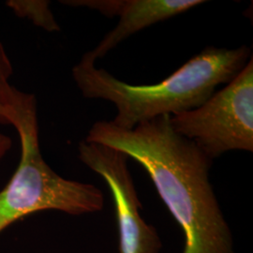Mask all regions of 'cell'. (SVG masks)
<instances>
[{
  "label": "cell",
  "mask_w": 253,
  "mask_h": 253,
  "mask_svg": "<svg viewBox=\"0 0 253 253\" xmlns=\"http://www.w3.org/2000/svg\"><path fill=\"white\" fill-rule=\"evenodd\" d=\"M141 164L185 235L183 253H234L233 237L209 181L213 160L172 129L170 116L124 129L98 121L84 139Z\"/></svg>",
  "instance_id": "1"
},
{
  "label": "cell",
  "mask_w": 253,
  "mask_h": 253,
  "mask_svg": "<svg viewBox=\"0 0 253 253\" xmlns=\"http://www.w3.org/2000/svg\"><path fill=\"white\" fill-rule=\"evenodd\" d=\"M248 46L235 49L208 47L170 76L155 84H130L84 55L73 69V80L87 99L112 102L117 108L114 125L133 129L161 116H173L197 108L238 74L252 57Z\"/></svg>",
  "instance_id": "2"
},
{
  "label": "cell",
  "mask_w": 253,
  "mask_h": 253,
  "mask_svg": "<svg viewBox=\"0 0 253 253\" xmlns=\"http://www.w3.org/2000/svg\"><path fill=\"white\" fill-rule=\"evenodd\" d=\"M0 100L21 143L18 167L0 190V233L40 211L56 210L80 216L101 210L104 197L100 189L64 178L42 158L36 97L13 87L8 81L0 84Z\"/></svg>",
  "instance_id": "3"
},
{
  "label": "cell",
  "mask_w": 253,
  "mask_h": 253,
  "mask_svg": "<svg viewBox=\"0 0 253 253\" xmlns=\"http://www.w3.org/2000/svg\"><path fill=\"white\" fill-rule=\"evenodd\" d=\"M172 129L212 160L232 150L253 151V58L197 108L170 116Z\"/></svg>",
  "instance_id": "4"
},
{
  "label": "cell",
  "mask_w": 253,
  "mask_h": 253,
  "mask_svg": "<svg viewBox=\"0 0 253 253\" xmlns=\"http://www.w3.org/2000/svg\"><path fill=\"white\" fill-rule=\"evenodd\" d=\"M79 159L100 175L110 188L116 207L119 253H158L162 243L153 226L141 217V204L127 167L128 157L118 149L82 141Z\"/></svg>",
  "instance_id": "5"
},
{
  "label": "cell",
  "mask_w": 253,
  "mask_h": 253,
  "mask_svg": "<svg viewBox=\"0 0 253 253\" xmlns=\"http://www.w3.org/2000/svg\"><path fill=\"white\" fill-rule=\"evenodd\" d=\"M64 5L87 8L112 18L119 17L117 27L108 32L93 50L84 54L92 62L103 58L128 37L157 23L172 18L206 3L203 0H63Z\"/></svg>",
  "instance_id": "6"
},
{
  "label": "cell",
  "mask_w": 253,
  "mask_h": 253,
  "mask_svg": "<svg viewBox=\"0 0 253 253\" xmlns=\"http://www.w3.org/2000/svg\"><path fill=\"white\" fill-rule=\"evenodd\" d=\"M6 5L18 17L29 20L34 26L48 32L59 31L60 27L46 0H9Z\"/></svg>",
  "instance_id": "7"
},
{
  "label": "cell",
  "mask_w": 253,
  "mask_h": 253,
  "mask_svg": "<svg viewBox=\"0 0 253 253\" xmlns=\"http://www.w3.org/2000/svg\"><path fill=\"white\" fill-rule=\"evenodd\" d=\"M12 73H13L12 63L9 59L8 53L5 49V46L0 42V84L3 82L9 81ZM0 124L10 125L9 114L7 113L6 108L1 102V100H0Z\"/></svg>",
  "instance_id": "8"
},
{
  "label": "cell",
  "mask_w": 253,
  "mask_h": 253,
  "mask_svg": "<svg viewBox=\"0 0 253 253\" xmlns=\"http://www.w3.org/2000/svg\"><path fill=\"white\" fill-rule=\"evenodd\" d=\"M12 146V141L9 136L0 132V161L6 156Z\"/></svg>",
  "instance_id": "9"
}]
</instances>
